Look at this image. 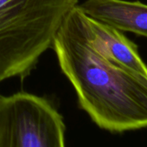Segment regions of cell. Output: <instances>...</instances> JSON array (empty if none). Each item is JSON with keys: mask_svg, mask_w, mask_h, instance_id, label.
I'll return each instance as SVG.
<instances>
[{"mask_svg": "<svg viewBox=\"0 0 147 147\" xmlns=\"http://www.w3.org/2000/svg\"><path fill=\"white\" fill-rule=\"evenodd\" d=\"M76 6L65 17L51 48L76 90L80 107L99 127L112 132L147 127V78L91 47L81 29Z\"/></svg>", "mask_w": 147, "mask_h": 147, "instance_id": "obj_1", "label": "cell"}, {"mask_svg": "<svg viewBox=\"0 0 147 147\" xmlns=\"http://www.w3.org/2000/svg\"><path fill=\"white\" fill-rule=\"evenodd\" d=\"M79 0H0V82L36 67Z\"/></svg>", "mask_w": 147, "mask_h": 147, "instance_id": "obj_2", "label": "cell"}, {"mask_svg": "<svg viewBox=\"0 0 147 147\" xmlns=\"http://www.w3.org/2000/svg\"><path fill=\"white\" fill-rule=\"evenodd\" d=\"M0 147H66L63 118L43 97L0 94Z\"/></svg>", "mask_w": 147, "mask_h": 147, "instance_id": "obj_3", "label": "cell"}, {"mask_svg": "<svg viewBox=\"0 0 147 147\" xmlns=\"http://www.w3.org/2000/svg\"><path fill=\"white\" fill-rule=\"evenodd\" d=\"M81 29L91 47L110 61L147 78V66L138 46L122 31L87 16L76 6Z\"/></svg>", "mask_w": 147, "mask_h": 147, "instance_id": "obj_4", "label": "cell"}, {"mask_svg": "<svg viewBox=\"0 0 147 147\" xmlns=\"http://www.w3.org/2000/svg\"><path fill=\"white\" fill-rule=\"evenodd\" d=\"M78 7L94 20L147 37V5L125 0H86Z\"/></svg>", "mask_w": 147, "mask_h": 147, "instance_id": "obj_5", "label": "cell"}]
</instances>
